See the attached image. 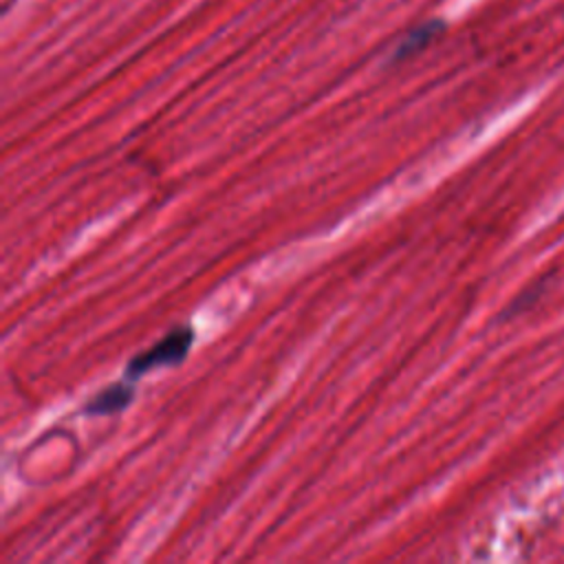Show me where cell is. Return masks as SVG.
<instances>
[{
    "instance_id": "6da1fadb",
    "label": "cell",
    "mask_w": 564,
    "mask_h": 564,
    "mask_svg": "<svg viewBox=\"0 0 564 564\" xmlns=\"http://www.w3.org/2000/svg\"><path fill=\"white\" fill-rule=\"evenodd\" d=\"M194 341V333L187 326L174 328L172 333H167L159 344H154L152 348L139 352L134 359H130L126 375L128 377H141L148 370L156 368V366H172L183 361V357L187 355L189 346Z\"/></svg>"
},
{
    "instance_id": "7a4b0ae2",
    "label": "cell",
    "mask_w": 564,
    "mask_h": 564,
    "mask_svg": "<svg viewBox=\"0 0 564 564\" xmlns=\"http://www.w3.org/2000/svg\"><path fill=\"white\" fill-rule=\"evenodd\" d=\"M132 388L126 383H112L106 390L97 392L88 403H86V412L88 414H112L123 410L130 399H132Z\"/></svg>"
},
{
    "instance_id": "3957f363",
    "label": "cell",
    "mask_w": 564,
    "mask_h": 564,
    "mask_svg": "<svg viewBox=\"0 0 564 564\" xmlns=\"http://www.w3.org/2000/svg\"><path fill=\"white\" fill-rule=\"evenodd\" d=\"M443 29H445V24H443L441 20H430V22L419 24L416 29H412V31L401 40V44H399L397 51H394V59H403V57H410V55L423 51Z\"/></svg>"
}]
</instances>
